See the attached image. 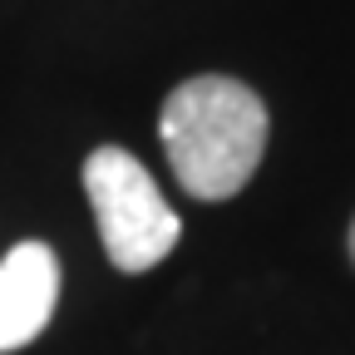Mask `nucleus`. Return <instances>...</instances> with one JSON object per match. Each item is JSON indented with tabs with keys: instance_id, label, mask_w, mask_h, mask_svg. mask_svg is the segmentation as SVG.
I'll return each mask as SVG.
<instances>
[{
	"instance_id": "f257e3e1",
	"label": "nucleus",
	"mask_w": 355,
	"mask_h": 355,
	"mask_svg": "<svg viewBox=\"0 0 355 355\" xmlns=\"http://www.w3.org/2000/svg\"><path fill=\"white\" fill-rule=\"evenodd\" d=\"M266 128L272 123H266V104L257 99V89L227 74H198L163 99L158 139L183 193L222 202L252 183L266 153Z\"/></svg>"
},
{
	"instance_id": "f03ea898",
	"label": "nucleus",
	"mask_w": 355,
	"mask_h": 355,
	"mask_svg": "<svg viewBox=\"0 0 355 355\" xmlns=\"http://www.w3.org/2000/svg\"><path fill=\"white\" fill-rule=\"evenodd\" d=\"M84 193L99 217L109 261L128 277L153 272L183 237V222L158 193L153 173L123 148H94L84 158Z\"/></svg>"
},
{
	"instance_id": "7ed1b4c3",
	"label": "nucleus",
	"mask_w": 355,
	"mask_h": 355,
	"mask_svg": "<svg viewBox=\"0 0 355 355\" xmlns=\"http://www.w3.org/2000/svg\"><path fill=\"white\" fill-rule=\"evenodd\" d=\"M60 257L44 242H20L0 257V355L25 350L55 316Z\"/></svg>"
},
{
	"instance_id": "20e7f679",
	"label": "nucleus",
	"mask_w": 355,
	"mask_h": 355,
	"mask_svg": "<svg viewBox=\"0 0 355 355\" xmlns=\"http://www.w3.org/2000/svg\"><path fill=\"white\" fill-rule=\"evenodd\" d=\"M350 261H355V222H350Z\"/></svg>"
}]
</instances>
